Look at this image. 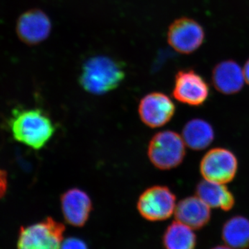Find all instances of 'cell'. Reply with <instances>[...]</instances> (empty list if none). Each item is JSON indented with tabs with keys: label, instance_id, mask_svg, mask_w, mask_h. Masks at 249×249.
Masks as SVG:
<instances>
[{
	"label": "cell",
	"instance_id": "cell-16",
	"mask_svg": "<svg viewBox=\"0 0 249 249\" xmlns=\"http://www.w3.org/2000/svg\"><path fill=\"white\" fill-rule=\"evenodd\" d=\"M222 237L232 249H249V219L241 215L228 219L223 226Z\"/></svg>",
	"mask_w": 249,
	"mask_h": 249
},
{
	"label": "cell",
	"instance_id": "cell-3",
	"mask_svg": "<svg viewBox=\"0 0 249 249\" xmlns=\"http://www.w3.org/2000/svg\"><path fill=\"white\" fill-rule=\"evenodd\" d=\"M147 155L156 168L163 170L173 169L184 160L186 144L182 137L176 132L162 131L150 140Z\"/></svg>",
	"mask_w": 249,
	"mask_h": 249
},
{
	"label": "cell",
	"instance_id": "cell-2",
	"mask_svg": "<svg viewBox=\"0 0 249 249\" xmlns=\"http://www.w3.org/2000/svg\"><path fill=\"white\" fill-rule=\"evenodd\" d=\"M124 78V67L120 62L109 57L98 55L83 65L79 82L88 92L101 95L116 89Z\"/></svg>",
	"mask_w": 249,
	"mask_h": 249
},
{
	"label": "cell",
	"instance_id": "cell-12",
	"mask_svg": "<svg viewBox=\"0 0 249 249\" xmlns=\"http://www.w3.org/2000/svg\"><path fill=\"white\" fill-rule=\"evenodd\" d=\"M177 221L199 230L207 225L211 220V208L197 196H188L178 203L175 209Z\"/></svg>",
	"mask_w": 249,
	"mask_h": 249
},
{
	"label": "cell",
	"instance_id": "cell-17",
	"mask_svg": "<svg viewBox=\"0 0 249 249\" xmlns=\"http://www.w3.org/2000/svg\"><path fill=\"white\" fill-rule=\"evenodd\" d=\"M162 241L165 249H196V236L193 229L176 220L167 228Z\"/></svg>",
	"mask_w": 249,
	"mask_h": 249
},
{
	"label": "cell",
	"instance_id": "cell-10",
	"mask_svg": "<svg viewBox=\"0 0 249 249\" xmlns=\"http://www.w3.org/2000/svg\"><path fill=\"white\" fill-rule=\"evenodd\" d=\"M52 31V22L40 9L26 11L18 18L16 32L19 40L27 45H36L45 41Z\"/></svg>",
	"mask_w": 249,
	"mask_h": 249
},
{
	"label": "cell",
	"instance_id": "cell-19",
	"mask_svg": "<svg viewBox=\"0 0 249 249\" xmlns=\"http://www.w3.org/2000/svg\"><path fill=\"white\" fill-rule=\"evenodd\" d=\"M7 186V178L6 173L3 170H0V198L4 196Z\"/></svg>",
	"mask_w": 249,
	"mask_h": 249
},
{
	"label": "cell",
	"instance_id": "cell-9",
	"mask_svg": "<svg viewBox=\"0 0 249 249\" xmlns=\"http://www.w3.org/2000/svg\"><path fill=\"white\" fill-rule=\"evenodd\" d=\"M175 105L167 95L160 92L148 93L141 100L139 114L144 124L152 128L168 124L175 113Z\"/></svg>",
	"mask_w": 249,
	"mask_h": 249
},
{
	"label": "cell",
	"instance_id": "cell-11",
	"mask_svg": "<svg viewBox=\"0 0 249 249\" xmlns=\"http://www.w3.org/2000/svg\"><path fill=\"white\" fill-rule=\"evenodd\" d=\"M60 201L65 222L74 227H84L92 211L88 193L79 188H71L62 195Z\"/></svg>",
	"mask_w": 249,
	"mask_h": 249
},
{
	"label": "cell",
	"instance_id": "cell-8",
	"mask_svg": "<svg viewBox=\"0 0 249 249\" xmlns=\"http://www.w3.org/2000/svg\"><path fill=\"white\" fill-rule=\"evenodd\" d=\"M173 95L179 102L199 106L209 97V87L204 78L193 70H181L175 76Z\"/></svg>",
	"mask_w": 249,
	"mask_h": 249
},
{
	"label": "cell",
	"instance_id": "cell-21",
	"mask_svg": "<svg viewBox=\"0 0 249 249\" xmlns=\"http://www.w3.org/2000/svg\"><path fill=\"white\" fill-rule=\"evenodd\" d=\"M211 249H232L231 247H228V246H217L214 247L213 248Z\"/></svg>",
	"mask_w": 249,
	"mask_h": 249
},
{
	"label": "cell",
	"instance_id": "cell-14",
	"mask_svg": "<svg viewBox=\"0 0 249 249\" xmlns=\"http://www.w3.org/2000/svg\"><path fill=\"white\" fill-rule=\"evenodd\" d=\"M196 193L210 208H220L224 211H229L235 205L233 195L224 184L204 179L198 183Z\"/></svg>",
	"mask_w": 249,
	"mask_h": 249
},
{
	"label": "cell",
	"instance_id": "cell-5",
	"mask_svg": "<svg viewBox=\"0 0 249 249\" xmlns=\"http://www.w3.org/2000/svg\"><path fill=\"white\" fill-rule=\"evenodd\" d=\"M176 206V196L168 187L163 186L147 188L137 202L139 214L150 222L168 219L175 213Z\"/></svg>",
	"mask_w": 249,
	"mask_h": 249
},
{
	"label": "cell",
	"instance_id": "cell-1",
	"mask_svg": "<svg viewBox=\"0 0 249 249\" xmlns=\"http://www.w3.org/2000/svg\"><path fill=\"white\" fill-rule=\"evenodd\" d=\"M9 124L14 139L34 150L45 147L55 131L53 121L40 109H15Z\"/></svg>",
	"mask_w": 249,
	"mask_h": 249
},
{
	"label": "cell",
	"instance_id": "cell-20",
	"mask_svg": "<svg viewBox=\"0 0 249 249\" xmlns=\"http://www.w3.org/2000/svg\"><path fill=\"white\" fill-rule=\"evenodd\" d=\"M243 72L246 82H247V84L249 85V59L248 61L246 62Z\"/></svg>",
	"mask_w": 249,
	"mask_h": 249
},
{
	"label": "cell",
	"instance_id": "cell-15",
	"mask_svg": "<svg viewBox=\"0 0 249 249\" xmlns=\"http://www.w3.org/2000/svg\"><path fill=\"white\" fill-rule=\"evenodd\" d=\"M182 138L191 150H203L212 143L214 133L211 124L200 119L188 121L182 131Z\"/></svg>",
	"mask_w": 249,
	"mask_h": 249
},
{
	"label": "cell",
	"instance_id": "cell-18",
	"mask_svg": "<svg viewBox=\"0 0 249 249\" xmlns=\"http://www.w3.org/2000/svg\"><path fill=\"white\" fill-rule=\"evenodd\" d=\"M60 249H88L84 241L77 237H69L62 242Z\"/></svg>",
	"mask_w": 249,
	"mask_h": 249
},
{
	"label": "cell",
	"instance_id": "cell-13",
	"mask_svg": "<svg viewBox=\"0 0 249 249\" xmlns=\"http://www.w3.org/2000/svg\"><path fill=\"white\" fill-rule=\"evenodd\" d=\"M245 80L244 72L240 65L232 60L219 62L213 71V84L223 94L238 93L243 88Z\"/></svg>",
	"mask_w": 249,
	"mask_h": 249
},
{
	"label": "cell",
	"instance_id": "cell-7",
	"mask_svg": "<svg viewBox=\"0 0 249 249\" xmlns=\"http://www.w3.org/2000/svg\"><path fill=\"white\" fill-rule=\"evenodd\" d=\"M168 42L176 52L183 54L193 53L204 40V31L194 19L181 18L170 26Z\"/></svg>",
	"mask_w": 249,
	"mask_h": 249
},
{
	"label": "cell",
	"instance_id": "cell-6",
	"mask_svg": "<svg viewBox=\"0 0 249 249\" xmlns=\"http://www.w3.org/2000/svg\"><path fill=\"white\" fill-rule=\"evenodd\" d=\"M237 168L238 162L235 155L222 147L209 150L200 163V173L204 179L221 184L232 181Z\"/></svg>",
	"mask_w": 249,
	"mask_h": 249
},
{
	"label": "cell",
	"instance_id": "cell-4",
	"mask_svg": "<svg viewBox=\"0 0 249 249\" xmlns=\"http://www.w3.org/2000/svg\"><path fill=\"white\" fill-rule=\"evenodd\" d=\"M65 227L52 217L26 227L18 235V249H60Z\"/></svg>",
	"mask_w": 249,
	"mask_h": 249
}]
</instances>
